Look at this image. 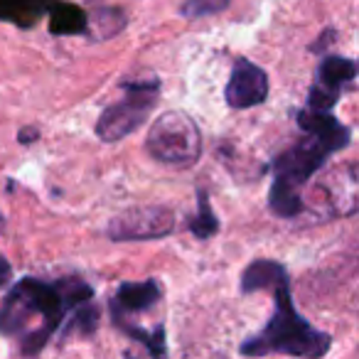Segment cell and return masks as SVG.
Here are the masks:
<instances>
[{
	"label": "cell",
	"mask_w": 359,
	"mask_h": 359,
	"mask_svg": "<svg viewBox=\"0 0 359 359\" xmlns=\"http://www.w3.org/2000/svg\"><path fill=\"white\" fill-rule=\"evenodd\" d=\"M298 126L305 130V138L280 153L273 163L269 207L280 219H293L300 215L303 187L334 153L344 150L352 140V130L339 123L330 111H300Z\"/></svg>",
	"instance_id": "cell-1"
},
{
	"label": "cell",
	"mask_w": 359,
	"mask_h": 359,
	"mask_svg": "<svg viewBox=\"0 0 359 359\" xmlns=\"http://www.w3.org/2000/svg\"><path fill=\"white\" fill-rule=\"evenodd\" d=\"M91 298V285L79 278H62L57 283H45L37 278L18 280L0 305V332L25 337L30 332L32 318H40L42 330L52 337L65 315Z\"/></svg>",
	"instance_id": "cell-2"
},
{
	"label": "cell",
	"mask_w": 359,
	"mask_h": 359,
	"mask_svg": "<svg viewBox=\"0 0 359 359\" xmlns=\"http://www.w3.org/2000/svg\"><path fill=\"white\" fill-rule=\"evenodd\" d=\"M276 290V308L271 320L259 334L249 337L241 344V354L246 357H266V354H290V357H308L318 359L330 352L327 332L315 330L298 310L293 308L288 288V276L273 285Z\"/></svg>",
	"instance_id": "cell-3"
},
{
	"label": "cell",
	"mask_w": 359,
	"mask_h": 359,
	"mask_svg": "<svg viewBox=\"0 0 359 359\" xmlns=\"http://www.w3.org/2000/svg\"><path fill=\"white\" fill-rule=\"evenodd\" d=\"M145 150L153 160L170 168H192L202 155V133L187 114L168 111L150 126Z\"/></svg>",
	"instance_id": "cell-4"
},
{
	"label": "cell",
	"mask_w": 359,
	"mask_h": 359,
	"mask_svg": "<svg viewBox=\"0 0 359 359\" xmlns=\"http://www.w3.org/2000/svg\"><path fill=\"white\" fill-rule=\"evenodd\" d=\"M121 89L126 91V99L104 109L96 121V135L104 143H116L135 133L158 104V81H123Z\"/></svg>",
	"instance_id": "cell-5"
},
{
	"label": "cell",
	"mask_w": 359,
	"mask_h": 359,
	"mask_svg": "<svg viewBox=\"0 0 359 359\" xmlns=\"http://www.w3.org/2000/svg\"><path fill=\"white\" fill-rule=\"evenodd\" d=\"M175 215L168 207H135L116 215L109 224V236L114 241H148L172 234Z\"/></svg>",
	"instance_id": "cell-6"
},
{
	"label": "cell",
	"mask_w": 359,
	"mask_h": 359,
	"mask_svg": "<svg viewBox=\"0 0 359 359\" xmlns=\"http://www.w3.org/2000/svg\"><path fill=\"white\" fill-rule=\"evenodd\" d=\"M354 76H357V65H354V60L337 57V55L325 57V60L320 62L318 81H315V86L310 89L308 109L330 111L337 104L344 86L354 81Z\"/></svg>",
	"instance_id": "cell-7"
},
{
	"label": "cell",
	"mask_w": 359,
	"mask_h": 359,
	"mask_svg": "<svg viewBox=\"0 0 359 359\" xmlns=\"http://www.w3.org/2000/svg\"><path fill=\"white\" fill-rule=\"evenodd\" d=\"M226 104L231 109H254L269 99V76L249 60H239L226 84Z\"/></svg>",
	"instance_id": "cell-8"
},
{
	"label": "cell",
	"mask_w": 359,
	"mask_h": 359,
	"mask_svg": "<svg viewBox=\"0 0 359 359\" xmlns=\"http://www.w3.org/2000/svg\"><path fill=\"white\" fill-rule=\"evenodd\" d=\"M160 300V285L155 280H143V283H121L114 295V313H143L150 310Z\"/></svg>",
	"instance_id": "cell-9"
},
{
	"label": "cell",
	"mask_w": 359,
	"mask_h": 359,
	"mask_svg": "<svg viewBox=\"0 0 359 359\" xmlns=\"http://www.w3.org/2000/svg\"><path fill=\"white\" fill-rule=\"evenodd\" d=\"M280 278H285V269L278 261L256 259L241 273V293H256V290L273 288Z\"/></svg>",
	"instance_id": "cell-10"
},
{
	"label": "cell",
	"mask_w": 359,
	"mask_h": 359,
	"mask_svg": "<svg viewBox=\"0 0 359 359\" xmlns=\"http://www.w3.org/2000/svg\"><path fill=\"white\" fill-rule=\"evenodd\" d=\"M190 231L197 239H212L219 231V219L210 207V195L205 190L197 192V215L190 222Z\"/></svg>",
	"instance_id": "cell-11"
},
{
	"label": "cell",
	"mask_w": 359,
	"mask_h": 359,
	"mask_svg": "<svg viewBox=\"0 0 359 359\" xmlns=\"http://www.w3.org/2000/svg\"><path fill=\"white\" fill-rule=\"evenodd\" d=\"M96 325H99V310L86 300V303L76 305L72 318L67 320V325L62 327V334L69 337V334H94Z\"/></svg>",
	"instance_id": "cell-12"
},
{
	"label": "cell",
	"mask_w": 359,
	"mask_h": 359,
	"mask_svg": "<svg viewBox=\"0 0 359 359\" xmlns=\"http://www.w3.org/2000/svg\"><path fill=\"white\" fill-rule=\"evenodd\" d=\"M231 0H185L182 6H180V13L190 20H200V18H210L217 15V13L226 11L229 8Z\"/></svg>",
	"instance_id": "cell-13"
},
{
	"label": "cell",
	"mask_w": 359,
	"mask_h": 359,
	"mask_svg": "<svg viewBox=\"0 0 359 359\" xmlns=\"http://www.w3.org/2000/svg\"><path fill=\"white\" fill-rule=\"evenodd\" d=\"M111 13H114V8H99V11L94 13V20H91V25L96 27V37H111V35H116V32L121 30V25H111V22H109Z\"/></svg>",
	"instance_id": "cell-14"
},
{
	"label": "cell",
	"mask_w": 359,
	"mask_h": 359,
	"mask_svg": "<svg viewBox=\"0 0 359 359\" xmlns=\"http://www.w3.org/2000/svg\"><path fill=\"white\" fill-rule=\"evenodd\" d=\"M13 280V269L6 259H0V285H6Z\"/></svg>",
	"instance_id": "cell-15"
},
{
	"label": "cell",
	"mask_w": 359,
	"mask_h": 359,
	"mask_svg": "<svg viewBox=\"0 0 359 359\" xmlns=\"http://www.w3.org/2000/svg\"><path fill=\"white\" fill-rule=\"evenodd\" d=\"M35 130H27V133H25V130H22V133H20V140H32V138H35Z\"/></svg>",
	"instance_id": "cell-16"
}]
</instances>
